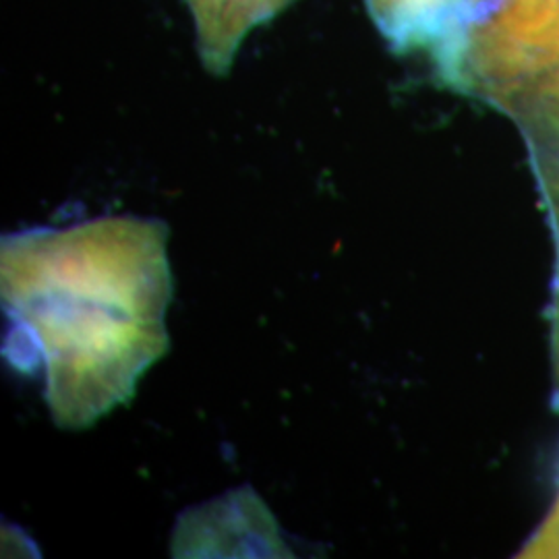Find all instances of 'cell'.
I'll use <instances>...</instances> for the list:
<instances>
[{
  "label": "cell",
  "mask_w": 559,
  "mask_h": 559,
  "mask_svg": "<svg viewBox=\"0 0 559 559\" xmlns=\"http://www.w3.org/2000/svg\"><path fill=\"white\" fill-rule=\"evenodd\" d=\"M173 556L177 558H272L293 556L278 524L251 489H237L180 516Z\"/></svg>",
  "instance_id": "obj_3"
},
{
  "label": "cell",
  "mask_w": 559,
  "mask_h": 559,
  "mask_svg": "<svg viewBox=\"0 0 559 559\" xmlns=\"http://www.w3.org/2000/svg\"><path fill=\"white\" fill-rule=\"evenodd\" d=\"M496 2H498V0H460L462 11H464V15H466V27H468L473 21L483 17ZM464 32H466V29H464Z\"/></svg>",
  "instance_id": "obj_8"
},
{
  "label": "cell",
  "mask_w": 559,
  "mask_h": 559,
  "mask_svg": "<svg viewBox=\"0 0 559 559\" xmlns=\"http://www.w3.org/2000/svg\"><path fill=\"white\" fill-rule=\"evenodd\" d=\"M438 69L448 83L493 100L559 69V0H498Z\"/></svg>",
  "instance_id": "obj_2"
},
{
  "label": "cell",
  "mask_w": 559,
  "mask_h": 559,
  "mask_svg": "<svg viewBox=\"0 0 559 559\" xmlns=\"http://www.w3.org/2000/svg\"><path fill=\"white\" fill-rule=\"evenodd\" d=\"M207 71L224 75L245 38L293 0H185Z\"/></svg>",
  "instance_id": "obj_5"
},
{
  "label": "cell",
  "mask_w": 559,
  "mask_h": 559,
  "mask_svg": "<svg viewBox=\"0 0 559 559\" xmlns=\"http://www.w3.org/2000/svg\"><path fill=\"white\" fill-rule=\"evenodd\" d=\"M168 228L135 216L2 239L4 357L38 373L62 429H85L133 399L168 350Z\"/></svg>",
  "instance_id": "obj_1"
},
{
  "label": "cell",
  "mask_w": 559,
  "mask_h": 559,
  "mask_svg": "<svg viewBox=\"0 0 559 559\" xmlns=\"http://www.w3.org/2000/svg\"><path fill=\"white\" fill-rule=\"evenodd\" d=\"M512 98L522 100L535 117L545 120L559 133V69H554L537 80L524 83L522 87L514 90L501 100H512Z\"/></svg>",
  "instance_id": "obj_6"
},
{
  "label": "cell",
  "mask_w": 559,
  "mask_h": 559,
  "mask_svg": "<svg viewBox=\"0 0 559 559\" xmlns=\"http://www.w3.org/2000/svg\"><path fill=\"white\" fill-rule=\"evenodd\" d=\"M367 4L396 50L425 48L440 60L466 29L460 0H367Z\"/></svg>",
  "instance_id": "obj_4"
},
{
  "label": "cell",
  "mask_w": 559,
  "mask_h": 559,
  "mask_svg": "<svg viewBox=\"0 0 559 559\" xmlns=\"http://www.w3.org/2000/svg\"><path fill=\"white\" fill-rule=\"evenodd\" d=\"M528 551V556H540V558H559V503L556 514L547 522V526L540 531V537Z\"/></svg>",
  "instance_id": "obj_7"
}]
</instances>
